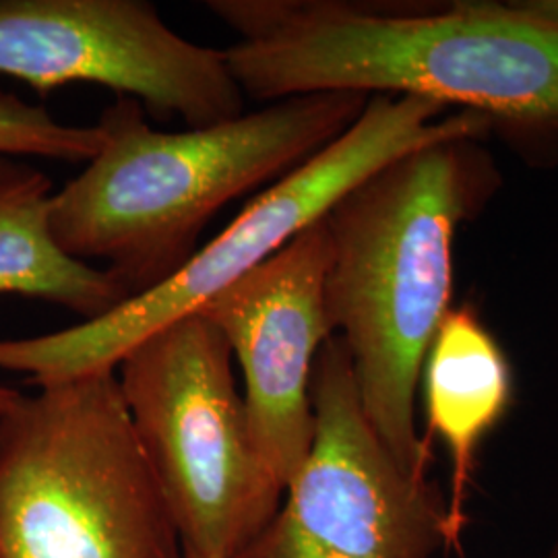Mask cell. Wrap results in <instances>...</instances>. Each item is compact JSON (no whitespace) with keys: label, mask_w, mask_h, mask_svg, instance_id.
Segmentation results:
<instances>
[{"label":"cell","mask_w":558,"mask_h":558,"mask_svg":"<svg viewBox=\"0 0 558 558\" xmlns=\"http://www.w3.org/2000/svg\"><path fill=\"white\" fill-rule=\"evenodd\" d=\"M246 100L414 96L558 131V21L518 2L412 9L348 0H207Z\"/></svg>","instance_id":"1"},{"label":"cell","mask_w":558,"mask_h":558,"mask_svg":"<svg viewBox=\"0 0 558 558\" xmlns=\"http://www.w3.org/2000/svg\"><path fill=\"white\" fill-rule=\"evenodd\" d=\"M499 172L478 141L420 147L362 180L325 216V311L348 348L364 414L399 465L428 476L416 398L451 308L453 240L493 197Z\"/></svg>","instance_id":"2"},{"label":"cell","mask_w":558,"mask_h":558,"mask_svg":"<svg viewBox=\"0 0 558 558\" xmlns=\"http://www.w3.org/2000/svg\"><path fill=\"white\" fill-rule=\"evenodd\" d=\"M368 96L311 94L239 119L166 133L140 101L117 98L96 122L101 149L50 201L60 248L104 271L129 300L156 290L199 251L207 223L341 137Z\"/></svg>","instance_id":"3"},{"label":"cell","mask_w":558,"mask_h":558,"mask_svg":"<svg viewBox=\"0 0 558 558\" xmlns=\"http://www.w3.org/2000/svg\"><path fill=\"white\" fill-rule=\"evenodd\" d=\"M493 124L486 114L451 112L439 101L373 96L341 137L267 186L172 278L100 319L36 338L0 339V371L21 373L36 387L117 371L141 339L199 313L383 166L435 143L484 140Z\"/></svg>","instance_id":"4"},{"label":"cell","mask_w":558,"mask_h":558,"mask_svg":"<svg viewBox=\"0 0 558 558\" xmlns=\"http://www.w3.org/2000/svg\"><path fill=\"white\" fill-rule=\"evenodd\" d=\"M38 389L0 416V558H184L117 371Z\"/></svg>","instance_id":"5"},{"label":"cell","mask_w":558,"mask_h":558,"mask_svg":"<svg viewBox=\"0 0 558 558\" xmlns=\"http://www.w3.org/2000/svg\"><path fill=\"white\" fill-rule=\"evenodd\" d=\"M232 360L218 327L195 313L141 339L117 366L184 558L239 557L283 497L251 439Z\"/></svg>","instance_id":"6"},{"label":"cell","mask_w":558,"mask_h":558,"mask_svg":"<svg viewBox=\"0 0 558 558\" xmlns=\"http://www.w3.org/2000/svg\"><path fill=\"white\" fill-rule=\"evenodd\" d=\"M311 401V453L236 558H437L459 548L439 484L405 472L366 418L338 336L315 360Z\"/></svg>","instance_id":"7"},{"label":"cell","mask_w":558,"mask_h":558,"mask_svg":"<svg viewBox=\"0 0 558 558\" xmlns=\"http://www.w3.org/2000/svg\"><path fill=\"white\" fill-rule=\"evenodd\" d=\"M0 73L40 94L96 83L189 129L246 112L223 50L180 36L147 0H0Z\"/></svg>","instance_id":"8"},{"label":"cell","mask_w":558,"mask_h":558,"mask_svg":"<svg viewBox=\"0 0 558 558\" xmlns=\"http://www.w3.org/2000/svg\"><path fill=\"white\" fill-rule=\"evenodd\" d=\"M327 267L323 218L199 311L239 360L251 439L283 493L315 439L311 379L320 348L333 338L325 311Z\"/></svg>","instance_id":"9"},{"label":"cell","mask_w":558,"mask_h":558,"mask_svg":"<svg viewBox=\"0 0 558 558\" xmlns=\"http://www.w3.org/2000/svg\"><path fill=\"white\" fill-rule=\"evenodd\" d=\"M420 385L428 424L424 440H442L451 459L447 511L461 539L480 447L513 401L511 362L474 306L449 308L424 360Z\"/></svg>","instance_id":"10"},{"label":"cell","mask_w":558,"mask_h":558,"mask_svg":"<svg viewBox=\"0 0 558 558\" xmlns=\"http://www.w3.org/2000/svg\"><path fill=\"white\" fill-rule=\"evenodd\" d=\"M52 180L27 161L0 154V294L100 319L129 296L108 271L69 257L50 230Z\"/></svg>","instance_id":"11"},{"label":"cell","mask_w":558,"mask_h":558,"mask_svg":"<svg viewBox=\"0 0 558 558\" xmlns=\"http://www.w3.org/2000/svg\"><path fill=\"white\" fill-rule=\"evenodd\" d=\"M98 124H66L40 104L0 92V154L48 160L92 161L101 149Z\"/></svg>","instance_id":"12"},{"label":"cell","mask_w":558,"mask_h":558,"mask_svg":"<svg viewBox=\"0 0 558 558\" xmlns=\"http://www.w3.org/2000/svg\"><path fill=\"white\" fill-rule=\"evenodd\" d=\"M521 4L544 20L558 21V0H521Z\"/></svg>","instance_id":"13"},{"label":"cell","mask_w":558,"mask_h":558,"mask_svg":"<svg viewBox=\"0 0 558 558\" xmlns=\"http://www.w3.org/2000/svg\"><path fill=\"white\" fill-rule=\"evenodd\" d=\"M21 396H23V393H20L17 389L7 387V385H0V416L7 414V412L17 403V399H20Z\"/></svg>","instance_id":"14"},{"label":"cell","mask_w":558,"mask_h":558,"mask_svg":"<svg viewBox=\"0 0 558 558\" xmlns=\"http://www.w3.org/2000/svg\"><path fill=\"white\" fill-rule=\"evenodd\" d=\"M546 558H558V534L557 538H555V542H553V546H550V550H548Z\"/></svg>","instance_id":"15"}]
</instances>
